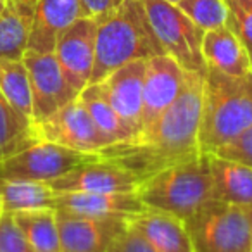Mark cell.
<instances>
[{"label": "cell", "mask_w": 252, "mask_h": 252, "mask_svg": "<svg viewBox=\"0 0 252 252\" xmlns=\"http://www.w3.org/2000/svg\"><path fill=\"white\" fill-rule=\"evenodd\" d=\"M33 126L38 140L50 142L81 154H98L112 145V140L98 130L80 98Z\"/></svg>", "instance_id": "cell-8"}, {"label": "cell", "mask_w": 252, "mask_h": 252, "mask_svg": "<svg viewBox=\"0 0 252 252\" xmlns=\"http://www.w3.org/2000/svg\"><path fill=\"white\" fill-rule=\"evenodd\" d=\"M204 76L206 74L185 71L178 97L151 128L133 140L109 145L98 156L131 171L140 183L161 169L202 156L199 147V125Z\"/></svg>", "instance_id": "cell-1"}, {"label": "cell", "mask_w": 252, "mask_h": 252, "mask_svg": "<svg viewBox=\"0 0 252 252\" xmlns=\"http://www.w3.org/2000/svg\"><path fill=\"white\" fill-rule=\"evenodd\" d=\"M36 140L33 121L16 111L0 92V161Z\"/></svg>", "instance_id": "cell-23"}, {"label": "cell", "mask_w": 252, "mask_h": 252, "mask_svg": "<svg viewBox=\"0 0 252 252\" xmlns=\"http://www.w3.org/2000/svg\"><path fill=\"white\" fill-rule=\"evenodd\" d=\"M161 54L166 52L152 30L144 0H123L116 11L98 21L90 83H98L131 61H147Z\"/></svg>", "instance_id": "cell-2"}, {"label": "cell", "mask_w": 252, "mask_h": 252, "mask_svg": "<svg viewBox=\"0 0 252 252\" xmlns=\"http://www.w3.org/2000/svg\"><path fill=\"white\" fill-rule=\"evenodd\" d=\"M176 5L204 33L226 26L228 9L224 0H182Z\"/></svg>", "instance_id": "cell-26"}, {"label": "cell", "mask_w": 252, "mask_h": 252, "mask_svg": "<svg viewBox=\"0 0 252 252\" xmlns=\"http://www.w3.org/2000/svg\"><path fill=\"white\" fill-rule=\"evenodd\" d=\"M0 200H2V197H0Z\"/></svg>", "instance_id": "cell-36"}, {"label": "cell", "mask_w": 252, "mask_h": 252, "mask_svg": "<svg viewBox=\"0 0 252 252\" xmlns=\"http://www.w3.org/2000/svg\"><path fill=\"white\" fill-rule=\"evenodd\" d=\"M214 156H220L223 159H231V161L244 162L247 166H252V125L247 130H244L237 138L230 144L223 145L214 152Z\"/></svg>", "instance_id": "cell-29"}, {"label": "cell", "mask_w": 252, "mask_h": 252, "mask_svg": "<svg viewBox=\"0 0 252 252\" xmlns=\"http://www.w3.org/2000/svg\"><path fill=\"white\" fill-rule=\"evenodd\" d=\"M19 230L36 252H63L56 209L26 211L12 214Z\"/></svg>", "instance_id": "cell-24"}, {"label": "cell", "mask_w": 252, "mask_h": 252, "mask_svg": "<svg viewBox=\"0 0 252 252\" xmlns=\"http://www.w3.org/2000/svg\"><path fill=\"white\" fill-rule=\"evenodd\" d=\"M5 5H7V0H0V14H2V12H4Z\"/></svg>", "instance_id": "cell-32"}, {"label": "cell", "mask_w": 252, "mask_h": 252, "mask_svg": "<svg viewBox=\"0 0 252 252\" xmlns=\"http://www.w3.org/2000/svg\"><path fill=\"white\" fill-rule=\"evenodd\" d=\"M107 252H158V251L138 231H135L133 228L128 226L121 235H118L112 240Z\"/></svg>", "instance_id": "cell-30"}, {"label": "cell", "mask_w": 252, "mask_h": 252, "mask_svg": "<svg viewBox=\"0 0 252 252\" xmlns=\"http://www.w3.org/2000/svg\"><path fill=\"white\" fill-rule=\"evenodd\" d=\"M63 252H107L118 235L128 228V218L81 216L56 211Z\"/></svg>", "instance_id": "cell-11"}, {"label": "cell", "mask_w": 252, "mask_h": 252, "mask_svg": "<svg viewBox=\"0 0 252 252\" xmlns=\"http://www.w3.org/2000/svg\"><path fill=\"white\" fill-rule=\"evenodd\" d=\"M83 18L80 0H38L30 33V52H54L59 35Z\"/></svg>", "instance_id": "cell-15"}, {"label": "cell", "mask_w": 252, "mask_h": 252, "mask_svg": "<svg viewBox=\"0 0 252 252\" xmlns=\"http://www.w3.org/2000/svg\"><path fill=\"white\" fill-rule=\"evenodd\" d=\"M185 223L195 252H252V209L209 200Z\"/></svg>", "instance_id": "cell-5"}, {"label": "cell", "mask_w": 252, "mask_h": 252, "mask_svg": "<svg viewBox=\"0 0 252 252\" xmlns=\"http://www.w3.org/2000/svg\"><path fill=\"white\" fill-rule=\"evenodd\" d=\"M121 2L123 0H80L81 14H83V18H92L97 19V21H102L112 11H116Z\"/></svg>", "instance_id": "cell-31"}, {"label": "cell", "mask_w": 252, "mask_h": 252, "mask_svg": "<svg viewBox=\"0 0 252 252\" xmlns=\"http://www.w3.org/2000/svg\"><path fill=\"white\" fill-rule=\"evenodd\" d=\"M252 125V87L207 67L199 125L200 154H214Z\"/></svg>", "instance_id": "cell-3"}, {"label": "cell", "mask_w": 252, "mask_h": 252, "mask_svg": "<svg viewBox=\"0 0 252 252\" xmlns=\"http://www.w3.org/2000/svg\"><path fill=\"white\" fill-rule=\"evenodd\" d=\"M78 98L85 105V109L88 111V114L94 119V123L97 125L98 130L112 140V145L119 144V142L133 140L131 131L126 128V125L121 121L118 112L109 104L100 83H88L80 92Z\"/></svg>", "instance_id": "cell-22"}, {"label": "cell", "mask_w": 252, "mask_h": 252, "mask_svg": "<svg viewBox=\"0 0 252 252\" xmlns=\"http://www.w3.org/2000/svg\"><path fill=\"white\" fill-rule=\"evenodd\" d=\"M138 199L147 209L187 221L204 204L213 200L207 156L169 166L138 185Z\"/></svg>", "instance_id": "cell-4"}, {"label": "cell", "mask_w": 252, "mask_h": 252, "mask_svg": "<svg viewBox=\"0 0 252 252\" xmlns=\"http://www.w3.org/2000/svg\"><path fill=\"white\" fill-rule=\"evenodd\" d=\"M213 199L252 209V166L206 154Z\"/></svg>", "instance_id": "cell-19"}, {"label": "cell", "mask_w": 252, "mask_h": 252, "mask_svg": "<svg viewBox=\"0 0 252 252\" xmlns=\"http://www.w3.org/2000/svg\"><path fill=\"white\" fill-rule=\"evenodd\" d=\"M147 61H131L112 71L107 78L98 81L126 128L137 138L142 131V100H144V78Z\"/></svg>", "instance_id": "cell-14"}, {"label": "cell", "mask_w": 252, "mask_h": 252, "mask_svg": "<svg viewBox=\"0 0 252 252\" xmlns=\"http://www.w3.org/2000/svg\"><path fill=\"white\" fill-rule=\"evenodd\" d=\"M183 80L185 69L168 54L147 59L142 100V131L151 128L156 119L175 102L183 87Z\"/></svg>", "instance_id": "cell-13"}, {"label": "cell", "mask_w": 252, "mask_h": 252, "mask_svg": "<svg viewBox=\"0 0 252 252\" xmlns=\"http://www.w3.org/2000/svg\"><path fill=\"white\" fill-rule=\"evenodd\" d=\"M135 192L104 193V192H64L56 195V211H64L81 216H119L130 218L145 211Z\"/></svg>", "instance_id": "cell-16"}, {"label": "cell", "mask_w": 252, "mask_h": 252, "mask_svg": "<svg viewBox=\"0 0 252 252\" xmlns=\"http://www.w3.org/2000/svg\"><path fill=\"white\" fill-rule=\"evenodd\" d=\"M226 26L238 36L252 63V0H224Z\"/></svg>", "instance_id": "cell-27"}, {"label": "cell", "mask_w": 252, "mask_h": 252, "mask_svg": "<svg viewBox=\"0 0 252 252\" xmlns=\"http://www.w3.org/2000/svg\"><path fill=\"white\" fill-rule=\"evenodd\" d=\"M0 92L16 111L33 121L32 85L23 59H0Z\"/></svg>", "instance_id": "cell-25"}, {"label": "cell", "mask_w": 252, "mask_h": 252, "mask_svg": "<svg viewBox=\"0 0 252 252\" xmlns=\"http://www.w3.org/2000/svg\"><path fill=\"white\" fill-rule=\"evenodd\" d=\"M247 80H249V83H251V87H252V73H251V74H249V76H247Z\"/></svg>", "instance_id": "cell-34"}, {"label": "cell", "mask_w": 252, "mask_h": 252, "mask_svg": "<svg viewBox=\"0 0 252 252\" xmlns=\"http://www.w3.org/2000/svg\"><path fill=\"white\" fill-rule=\"evenodd\" d=\"M98 154H81L50 142L36 140L0 161V180H30L50 183L78 164L97 159Z\"/></svg>", "instance_id": "cell-7"}, {"label": "cell", "mask_w": 252, "mask_h": 252, "mask_svg": "<svg viewBox=\"0 0 252 252\" xmlns=\"http://www.w3.org/2000/svg\"><path fill=\"white\" fill-rule=\"evenodd\" d=\"M23 63L28 69L32 85L33 125L47 119L78 98L80 94L66 80L54 52L40 54L26 50Z\"/></svg>", "instance_id": "cell-9"}, {"label": "cell", "mask_w": 252, "mask_h": 252, "mask_svg": "<svg viewBox=\"0 0 252 252\" xmlns=\"http://www.w3.org/2000/svg\"><path fill=\"white\" fill-rule=\"evenodd\" d=\"M202 57L209 69L226 76L247 78L252 73V63L244 43L228 26L204 33Z\"/></svg>", "instance_id": "cell-18"}, {"label": "cell", "mask_w": 252, "mask_h": 252, "mask_svg": "<svg viewBox=\"0 0 252 252\" xmlns=\"http://www.w3.org/2000/svg\"><path fill=\"white\" fill-rule=\"evenodd\" d=\"M98 21L80 18L59 35L54 49L66 80L80 94L90 83L95 63V36Z\"/></svg>", "instance_id": "cell-10"}, {"label": "cell", "mask_w": 252, "mask_h": 252, "mask_svg": "<svg viewBox=\"0 0 252 252\" xmlns=\"http://www.w3.org/2000/svg\"><path fill=\"white\" fill-rule=\"evenodd\" d=\"M0 216H2V207H0Z\"/></svg>", "instance_id": "cell-35"}, {"label": "cell", "mask_w": 252, "mask_h": 252, "mask_svg": "<svg viewBox=\"0 0 252 252\" xmlns=\"http://www.w3.org/2000/svg\"><path fill=\"white\" fill-rule=\"evenodd\" d=\"M166 2H169V4H178V2H182V0H166Z\"/></svg>", "instance_id": "cell-33"}, {"label": "cell", "mask_w": 252, "mask_h": 252, "mask_svg": "<svg viewBox=\"0 0 252 252\" xmlns=\"http://www.w3.org/2000/svg\"><path fill=\"white\" fill-rule=\"evenodd\" d=\"M128 226L138 231L158 252H195L185 223L171 214L145 209L128 218Z\"/></svg>", "instance_id": "cell-17"}, {"label": "cell", "mask_w": 252, "mask_h": 252, "mask_svg": "<svg viewBox=\"0 0 252 252\" xmlns=\"http://www.w3.org/2000/svg\"><path fill=\"white\" fill-rule=\"evenodd\" d=\"M56 193L64 192H104L130 193L137 192L140 180L123 166L105 161L98 156L94 161L78 164L69 173L49 183Z\"/></svg>", "instance_id": "cell-12"}, {"label": "cell", "mask_w": 252, "mask_h": 252, "mask_svg": "<svg viewBox=\"0 0 252 252\" xmlns=\"http://www.w3.org/2000/svg\"><path fill=\"white\" fill-rule=\"evenodd\" d=\"M38 0H7L0 14V59L21 61L28 50Z\"/></svg>", "instance_id": "cell-20"}, {"label": "cell", "mask_w": 252, "mask_h": 252, "mask_svg": "<svg viewBox=\"0 0 252 252\" xmlns=\"http://www.w3.org/2000/svg\"><path fill=\"white\" fill-rule=\"evenodd\" d=\"M57 193L49 183L30 180H0V207L4 213L56 209Z\"/></svg>", "instance_id": "cell-21"}, {"label": "cell", "mask_w": 252, "mask_h": 252, "mask_svg": "<svg viewBox=\"0 0 252 252\" xmlns=\"http://www.w3.org/2000/svg\"><path fill=\"white\" fill-rule=\"evenodd\" d=\"M0 252H36L19 230L14 216L4 211L0 216Z\"/></svg>", "instance_id": "cell-28"}, {"label": "cell", "mask_w": 252, "mask_h": 252, "mask_svg": "<svg viewBox=\"0 0 252 252\" xmlns=\"http://www.w3.org/2000/svg\"><path fill=\"white\" fill-rule=\"evenodd\" d=\"M149 21L164 52L189 73L206 74L207 66L202 57L204 32L178 5L166 0H144Z\"/></svg>", "instance_id": "cell-6"}]
</instances>
